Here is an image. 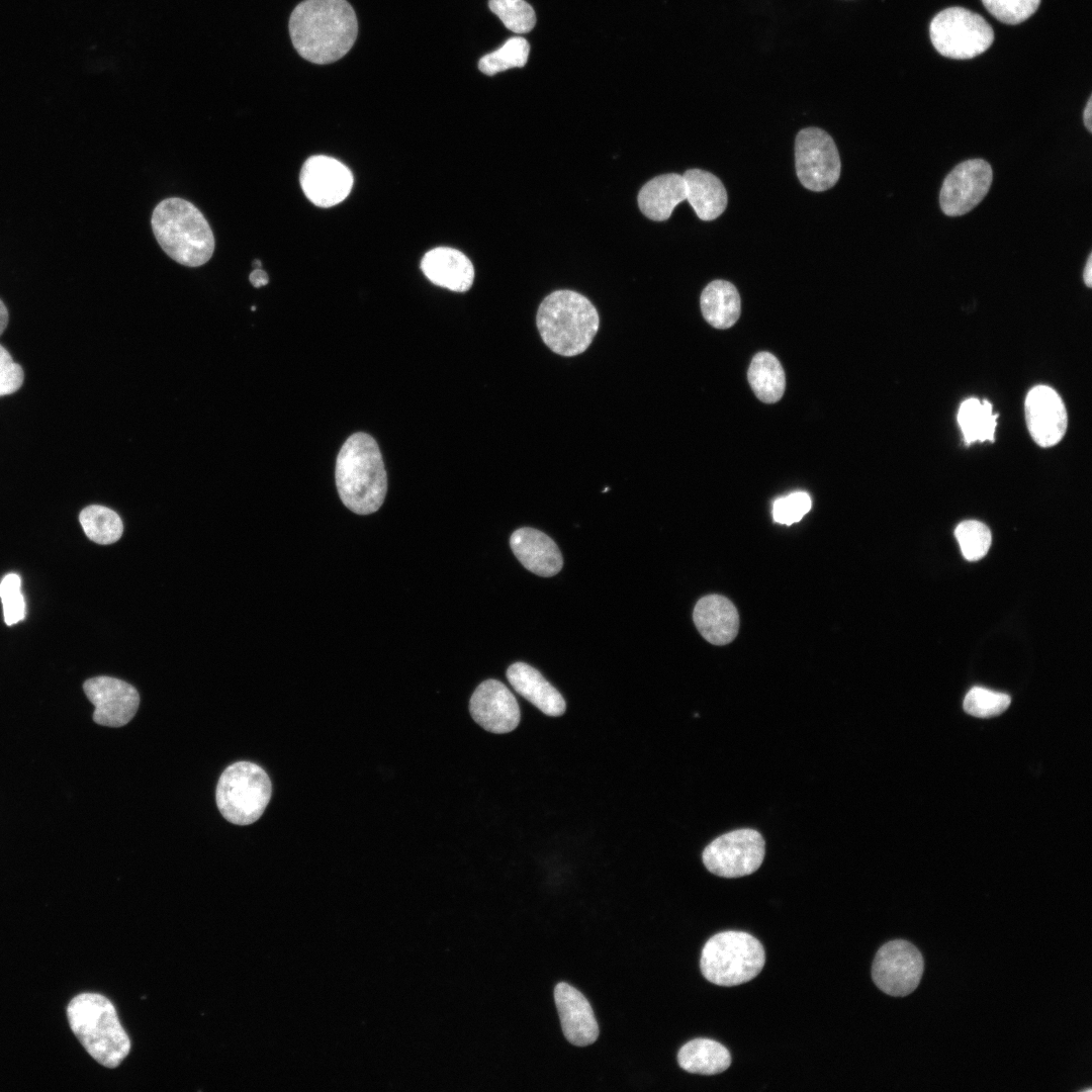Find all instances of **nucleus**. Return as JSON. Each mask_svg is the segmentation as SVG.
<instances>
[{"label": "nucleus", "mask_w": 1092, "mask_h": 1092, "mask_svg": "<svg viewBox=\"0 0 1092 1092\" xmlns=\"http://www.w3.org/2000/svg\"><path fill=\"white\" fill-rule=\"evenodd\" d=\"M1025 420L1033 441L1040 447H1052L1064 437L1068 416L1059 393L1046 385L1032 387L1024 402Z\"/></svg>", "instance_id": "15"}, {"label": "nucleus", "mask_w": 1092, "mask_h": 1092, "mask_svg": "<svg viewBox=\"0 0 1092 1092\" xmlns=\"http://www.w3.org/2000/svg\"><path fill=\"white\" fill-rule=\"evenodd\" d=\"M156 240L174 261L197 267L214 251V237L203 214L191 202L178 197L161 201L152 215Z\"/></svg>", "instance_id": "4"}, {"label": "nucleus", "mask_w": 1092, "mask_h": 1092, "mask_svg": "<svg viewBox=\"0 0 1092 1092\" xmlns=\"http://www.w3.org/2000/svg\"><path fill=\"white\" fill-rule=\"evenodd\" d=\"M811 497L807 492L796 491L776 499L772 508L775 522L790 526L801 521L810 511Z\"/></svg>", "instance_id": "35"}, {"label": "nucleus", "mask_w": 1092, "mask_h": 1092, "mask_svg": "<svg viewBox=\"0 0 1092 1092\" xmlns=\"http://www.w3.org/2000/svg\"><path fill=\"white\" fill-rule=\"evenodd\" d=\"M764 962V948L757 938L744 931L728 930L707 940L700 967L709 982L731 987L755 978Z\"/></svg>", "instance_id": "6"}, {"label": "nucleus", "mask_w": 1092, "mask_h": 1092, "mask_svg": "<svg viewBox=\"0 0 1092 1092\" xmlns=\"http://www.w3.org/2000/svg\"><path fill=\"white\" fill-rule=\"evenodd\" d=\"M985 8L999 21L1018 24L1029 18L1040 0H982Z\"/></svg>", "instance_id": "34"}, {"label": "nucleus", "mask_w": 1092, "mask_h": 1092, "mask_svg": "<svg viewBox=\"0 0 1092 1092\" xmlns=\"http://www.w3.org/2000/svg\"><path fill=\"white\" fill-rule=\"evenodd\" d=\"M536 324L544 344L552 352L571 357L589 347L599 331L600 317L589 299L576 291L562 289L542 300Z\"/></svg>", "instance_id": "3"}, {"label": "nucleus", "mask_w": 1092, "mask_h": 1092, "mask_svg": "<svg viewBox=\"0 0 1092 1092\" xmlns=\"http://www.w3.org/2000/svg\"><path fill=\"white\" fill-rule=\"evenodd\" d=\"M530 52L529 42L519 36L509 38L500 48L483 56L478 62L479 70L488 76L524 67Z\"/></svg>", "instance_id": "29"}, {"label": "nucleus", "mask_w": 1092, "mask_h": 1092, "mask_svg": "<svg viewBox=\"0 0 1092 1092\" xmlns=\"http://www.w3.org/2000/svg\"><path fill=\"white\" fill-rule=\"evenodd\" d=\"M1006 694L975 687L965 697V711L975 717L990 718L1002 714L1010 705Z\"/></svg>", "instance_id": "32"}, {"label": "nucleus", "mask_w": 1092, "mask_h": 1092, "mask_svg": "<svg viewBox=\"0 0 1092 1092\" xmlns=\"http://www.w3.org/2000/svg\"><path fill=\"white\" fill-rule=\"evenodd\" d=\"M271 794V781L261 766L238 761L222 771L215 799L224 819L236 825H249L262 816Z\"/></svg>", "instance_id": "7"}, {"label": "nucleus", "mask_w": 1092, "mask_h": 1092, "mask_svg": "<svg viewBox=\"0 0 1092 1092\" xmlns=\"http://www.w3.org/2000/svg\"><path fill=\"white\" fill-rule=\"evenodd\" d=\"M8 324V310L4 302L0 299V336L6 329Z\"/></svg>", "instance_id": "40"}, {"label": "nucleus", "mask_w": 1092, "mask_h": 1092, "mask_svg": "<svg viewBox=\"0 0 1092 1092\" xmlns=\"http://www.w3.org/2000/svg\"><path fill=\"white\" fill-rule=\"evenodd\" d=\"M510 545L523 566L537 575L553 576L562 568L563 559L557 545L537 529L526 527L516 530L510 538Z\"/></svg>", "instance_id": "18"}, {"label": "nucleus", "mask_w": 1092, "mask_h": 1092, "mask_svg": "<svg viewBox=\"0 0 1092 1092\" xmlns=\"http://www.w3.org/2000/svg\"><path fill=\"white\" fill-rule=\"evenodd\" d=\"M700 303L704 318L716 329H728L739 318L740 295L728 281L710 282L702 291Z\"/></svg>", "instance_id": "24"}, {"label": "nucleus", "mask_w": 1092, "mask_h": 1092, "mask_svg": "<svg viewBox=\"0 0 1092 1092\" xmlns=\"http://www.w3.org/2000/svg\"><path fill=\"white\" fill-rule=\"evenodd\" d=\"M765 854L762 835L751 828H741L720 835L703 851L707 870L723 878H740L758 870Z\"/></svg>", "instance_id": "9"}, {"label": "nucleus", "mask_w": 1092, "mask_h": 1092, "mask_svg": "<svg viewBox=\"0 0 1092 1092\" xmlns=\"http://www.w3.org/2000/svg\"><path fill=\"white\" fill-rule=\"evenodd\" d=\"M929 34L940 55L956 60L975 58L994 40L991 25L981 15L963 7H949L936 14L930 22Z\"/></svg>", "instance_id": "8"}, {"label": "nucleus", "mask_w": 1092, "mask_h": 1092, "mask_svg": "<svg viewBox=\"0 0 1092 1092\" xmlns=\"http://www.w3.org/2000/svg\"><path fill=\"white\" fill-rule=\"evenodd\" d=\"M83 690L95 707L93 720L99 725L123 726L138 711L139 693L124 680L105 675L96 676L87 679Z\"/></svg>", "instance_id": "13"}, {"label": "nucleus", "mask_w": 1092, "mask_h": 1092, "mask_svg": "<svg viewBox=\"0 0 1092 1092\" xmlns=\"http://www.w3.org/2000/svg\"><path fill=\"white\" fill-rule=\"evenodd\" d=\"M254 266H255L256 268H260V267H261V262H260L259 260H256V261L254 262Z\"/></svg>", "instance_id": "41"}, {"label": "nucleus", "mask_w": 1092, "mask_h": 1092, "mask_svg": "<svg viewBox=\"0 0 1092 1092\" xmlns=\"http://www.w3.org/2000/svg\"><path fill=\"white\" fill-rule=\"evenodd\" d=\"M677 1062L689 1073L716 1075L727 1070L731 1064L729 1051L720 1042L709 1038H695L685 1043Z\"/></svg>", "instance_id": "25"}, {"label": "nucleus", "mask_w": 1092, "mask_h": 1092, "mask_svg": "<svg viewBox=\"0 0 1092 1092\" xmlns=\"http://www.w3.org/2000/svg\"><path fill=\"white\" fill-rule=\"evenodd\" d=\"M288 29L300 57L325 65L340 60L351 50L358 23L346 0H303L291 12Z\"/></svg>", "instance_id": "1"}, {"label": "nucleus", "mask_w": 1092, "mask_h": 1092, "mask_svg": "<svg viewBox=\"0 0 1092 1092\" xmlns=\"http://www.w3.org/2000/svg\"><path fill=\"white\" fill-rule=\"evenodd\" d=\"M687 199L702 220H713L727 206V192L715 175L701 169H690L682 175Z\"/></svg>", "instance_id": "23"}, {"label": "nucleus", "mask_w": 1092, "mask_h": 1092, "mask_svg": "<svg viewBox=\"0 0 1092 1092\" xmlns=\"http://www.w3.org/2000/svg\"><path fill=\"white\" fill-rule=\"evenodd\" d=\"M488 7L513 32H529L536 24L535 11L525 0H488Z\"/></svg>", "instance_id": "30"}, {"label": "nucleus", "mask_w": 1092, "mask_h": 1092, "mask_svg": "<svg viewBox=\"0 0 1092 1092\" xmlns=\"http://www.w3.org/2000/svg\"><path fill=\"white\" fill-rule=\"evenodd\" d=\"M997 414H993L992 404L975 397L964 400L958 412V423L968 444L976 441L995 440Z\"/></svg>", "instance_id": "27"}, {"label": "nucleus", "mask_w": 1092, "mask_h": 1092, "mask_svg": "<svg viewBox=\"0 0 1092 1092\" xmlns=\"http://www.w3.org/2000/svg\"><path fill=\"white\" fill-rule=\"evenodd\" d=\"M962 553L967 560L976 561L986 555L991 545L988 527L976 520L964 521L954 531Z\"/></svg>", "instance_id": "31"}, {"label": "nucleus", "mask_w": 1092, "mask_h": 1092, "mask_svg": "<svg viewBox=\"0 0 1092 1092\" xmlns=\"http://www.w3.org/2000/svg\"><path fill=\"white\" fill-rule=\"evenodd\" d=\"M796 173L804 187L825 191L840 176V158L833 139L823 129H801L795 141Z\"/></svg>", "instance_id": "10"}, {"label": "nucleus", "mask_w": 1092, "mask_h": 1092, "mask_svg": "<svg viewBox=\"0 0 1092 1092\" xmlns=\"http://www.w3.org/2000/svg\"><path fill=\"white\" fill-rule=\"evenodd\" d=\"M1091 115H1092V96L1089 97V99L1087 101V104H1086V107H1085L1084 112H1083L1084 125L1087 127L1089 132H1092V118H1091Z\"/></svg>", "instance_id": "38"}, {"label": "nucleus", "mask_w": 1092, "mask_h": 1092, "mask_svg": "<svg viewBox=\"0 0 1092 1092\" xmlns=\"http://www.w3.org/2000/svg\"><path fill=\"white\" fill-rule=\"evenodd\" d=\"M748 382L759 400L765 403L779 401L786 387L785 371L776 356L759 352L751 360L747 371Z\"/></svg>", "instance_id": "26"}, {"label": "nucleus", "mask_w": 1092, "mask_h": 1092, "mask_svg": "<svg viewBox=\"0 0 1092 1092\" xmlns=\"http://www.w3.org/2000/svg\"><path fill=\"white\" fill-rule=\"evenodd\" d=\"M79 521L86 536L97 544L114 543L123 532L122 521L117 513L103 506L86 507L81 511Z\"/></svg>", "instance_id": "28"}, {"label": "nucleus", "mask_w": 1092, "mask_h": 1092, "mask_svg": "<svg viewBox=\"0 0 1092 1092\" xmlns=\"http://www.w3.org/2000/svg\"><path fill=\"white\" fill-rule=\"evenodd\" d=\"M693 619L704 639L714 645L730 643L739 630L736 607L721 595L700 599L694 608Z\"/></svg>", "instance_id": "20"}, {"label": "nucleus", "mask_w": 1092, "mask_h": 1092, "mask_svg": "<svg viewBox=\"0 0 1092 1092\" xmlns=\"http://www.w3.org/2000/svg\"><path fill=\"white\" fill-rule=\"evenodd\" d=\"M993 172L982 159H972L957 165L945 177L939 204L944 214L960 216L976 207L988 193Z\"/></svg>", "instance_id": "12"}, {"label": "nucleus", "mask_w": 1092, "mask_h": 1092, "mask_svg": "<svg viewBox=\"0 0 1092 1092\" xmlns=\"http://www.w3.org/2000/svg\"><path fill=\"white\" fill-rule=\"evenodd\" d=\"M20 586L21 580L16 573L6 574L0 582L4 621L8 626L16 624L25 618V600Z\"/></svg>", "instance_id": "33"}, {"label": "nucleus", "mask_w": 1092, "mask_h": 1092, "mask_svg": "<svg viewBox=\"0 0 1092 1092\" xmlns=\"http://www.w3.org/2000/svg\"><path fill=\"white\" fill-rule=\"evenodd\" d=\"M336 485L343 504L358 515L376 512L385 498L387 475L376 441L358 432L343 444L336 461Z\"/></svg>", "instance_id": "2"}, {"label": "nucleus", "mask_w": 1092, "mask_h": 1092, "mask_svg": "<svg viewBox=\"0 0 1092 1092\" xmlns=\"http://www.w3.org/2000/svg\"><path fill=\"white\" fill-rule=\"evenodd\" d=\"M1083 279L1087 287L1092 286V253H1090L1088 256L1083 272Z\"/></svg>", "instance_id": "39"}, {"label": "nucleus", "mask_w": 1092, "mask_h": 1092, "mask_svg": "<svg viewBox=\"0 0 1092 1092\" xmlns=\"http://www.w3.org/2000/svg\"><path fill=\"white\" fill-rule=\"evenodd\" d=\"M249 279L254 287H261L268 283L267 273L261 268H256L251 272Z\"/></svg>", "instance_id": "37"}, {"label": "nucleus", "mask_w": 1092, "mask_h": 1092, "mask_svg": "<svg viewBox=\"0 0 1092 1092\" xmlns=\"http://www.w3.org/2000/svg\"><path fill=\"white\" fill-rule=\"evenodd\" d=\"M923 969L924 961L919 949L905 939H894L877 951L872 978L884 993L895 997L906 996L919 985Z\"/></svg>", "instance_id": "11"}, {"label": "nucleus", "mask_w": 1092, "mask_h": 1092, "mask_svg": "<svg viewBox=\"0 0 1092 1092\" xmlns=\"http://www.w3.org/2000/svg\"><path fill=\"white\" fill-rule=\"evenodd\" d=\"M23 379L21 366L14 362L9 352L0 345V397L17 391Z\"/></svg>", "instance_id": "36"}, {"label": "nucleus", "mask_w": 1092, "mask_h": 1092, "mask_svg": "<svg viewBox=\"0 0 1092 1092\" xmlns=\"http://www.w3.org/2000/svg\"><path fill=\"white\" fill-rule=\"evenodd\" d=\"M70 1027L87 1053L107 1068L117 1067L129 1054L130 1040L115 1007L97 993H82L68 1007Z\"/></svg>", "instance_id": "5"}, {"label": "nucleus", "mask_w": 1092, "mask_h": 1092, "mask_svg": "<svg viewBox=\"0 0 1092 1092\" xmlns=\"http://www.w3.org/2000/svg\"><path fill=\"white\" fill-rule=\"evenodd\" d=\"M514 690L548 716H560L565 701L560 693L538 671L525 662H515L507 670Z\"/></svg>", "instance_id": "21"}, {"label": "nucleus", "mask_w": 1092, "mask_h": 1092, "mask_svg": "<svg viewBox=\"0 0 1092 1092\" xmlns=\"http://www.w3.org/2000/svg\"><path fill=\"white\" fill-rule=\"evenodd\" d=\"M554 1000L566 1039L578 1046L596 1041L599 1025L586 998L574 987L561 982L554 989Z\"/></svg>", "instance_id": "17"}, {"label": "nucleus", "mask_w": 1092, "mask_h": 1092, "mask_svg": "<svg viewBox=\"0 0 1092 1092\" xmlns=\"http://www.w3.org/2000/svg\"><path fill=\"white\" fill-rule=\"evenodd\" d=\"M425 276L435 285L455 292L472 286L474 268L467 256L448 247H438L425 254L421 262Z\"/></svg>", "instance_id": "19"}, {"label": "nucleus", "mask_w": 1092, "mask_h": 1092, "mask_svg": "<svg viewBox=\"0 0 1092 1092\" xmlns=\"http://www.w3.org/2000/svg\"><path fill=\"white\" fill-rule=\"evenodd\" d=\"M637 199L645 216L655 221L666 220L675 206L687 199L684 177L676 173L656 176L642 186Z\"/></svg>", "instance_id": "22"}, {"label": "nucleus", "mask_w": 1092, "mask_h": 1092, "mask_svg": "<svg viewBox=\"0 0 1092 1092\" xmlns=\"http://www.w3.org/2000/svg\"><path fill=\"white\" fill-rule=\"evenodd\" d=\"M299 180L305 196L318 207L342 202L353 186V175L348 167L323 155L312 156L304 162Z\"/></svg>", "instance_id": "14"}, {"label": "nucleus", "mask_w": 1092, "mask_h": 1092, "mask_svg": "<svg viewBox=\"0 0 1092 1092\" xmlns=\"http://www.w3.org/2000/svg\"><path fill=\"white\" fill-rule=\"evenodd\" d=\"M469 709L473 720L492 733H508L520 722V709L516 698L496 679H486L475 689L470 698Z\"/></svg>", "instance_id": "16"}]
</instances>
